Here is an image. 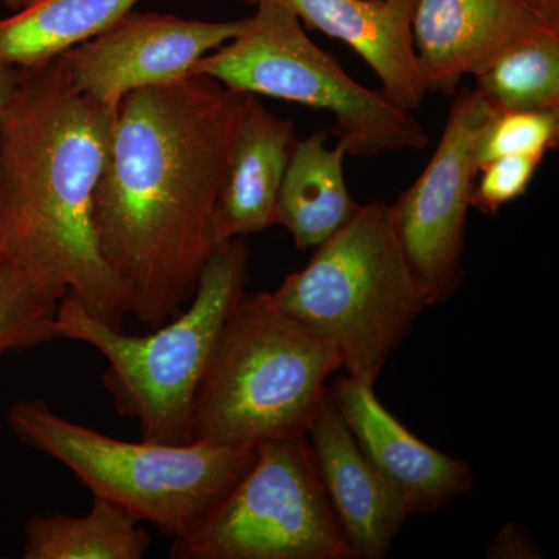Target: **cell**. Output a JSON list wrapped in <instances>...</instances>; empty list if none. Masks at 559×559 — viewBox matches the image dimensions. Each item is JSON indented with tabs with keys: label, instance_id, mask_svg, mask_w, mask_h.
<instances>
[{
	"label": "cell",
	"instance_id": "obj_14",
	"mask_svg": "<svg viewBox=\"0 0 559 559\" xmlns=\"http://www.w3.org/2000/svg\"><path fill=\"white\" fill-rule=\"evenodd\" d=\"M255 7L261 0H242ZM312 31L352 47L380 76L382 91L414 110L428 94L412 38L417 0H274Z\"/></svg>",
	"mask_w": 559,
	"mask_h": 559
},
{
	"label": "cell",
	"instance_id": "obj_13",
	"mask_svg": "<svg viewBox=\"0 0 559 559\" xmlns=\"http://www.w3.org/2000/svg\"><path fill=\"white\" fill-rule=\"evenodd\" d=\"M320 484L355 559H381L412 516L360 450L330 389L307 432Z\"/></svg>",
	"mask_w": 559,
	"mask_h": 559
},
{
	"label": "cell",
	"instance_id": "obj_7",
	"mask_svg": "<svg viewBox=\"0 0 559 559\" xmlns=\"http://www.w3.org/2000/svg\"><path fill=\"white\" fill-rule=\"evenodd\" d=\"M240 35L209 51L191 69L223 86L311 109L329 110L333 134L347 156L423 150L429 138L412 110L384 91L352 79L305 33L296 14L274 0H261Z\"/></svg>",
	"mask_w": 559,
	"mask_h": 559
},
{
	"label": "cell",
	"instance_id": "obj_26",
	"mask_svg": "<svg viewBox=\"0 0 559 559\" xmlns=\"http://www.w3.org/2000/svg\"><path fill=\"white\" fill-rule=\"evenodd\" d=\"M0 2L5 3L10 10L16 11L20 10L22 5H24L25 0H0Z\"/></svg>",
	"mask_w": 559,
	"mask_h": 559
},
{
	"label": "cell",
	"instance_id": "obj_22",
	"mask_svg": "<svg viewBox=\"0 0 559 559\" xmlns=\"http://www.w3.org/2000/svg\"><path fill=\"white\" fill-rule=\"evenodd\" d=\"M543 160L535 157L506 156L489 160L480 168L481 178L474 183L471 207L496 216L509 202L527 193L530 182Z\"/></svg>",
	"mask_w": 559,
	"mask_h": 559
},
{
	"label": "cell",
	"instance_id": "obj_21",
	"mask_svg": "<svg viewBox=\"0 0 559 559\" xmlns=\"http://www.w3.org/2000/svg\"><path fill=\"white\" fill-rule=\"evenodd\" d=\"M559 143V109L503 112L492 117L477 146L479 170L489 160L506 156L544 160Z\"/></svg>",
	"mask_w": 559,
	"mask_h": 559
},
{
	"label": "cell",
	"instance_id": "obj_6",
	"mask_svg": "<svg viewBox=\"0 0 559 559\" xmlns=\"http://www.w3.org/2000/svg\"><path fill=\"white\" fill-rule=\"evenodd\" d=\"M7 419L21 443L68 466L92 496L173 539L193 532L257 455L250 444L112 439L61 417L43 400L17 401Z\"/></svg>",
	"mask_w": 559,
	"mask_h": 559
},
{
	"label": "cell",
	"instance_id": "obj_3",
	"mask_svg": "<svg viewBox=\"0 0 559 559\" xmlns=\"http://www.w3.org/2000/svg\"><path fill=\"white\" fill-rule=\"evenodd\" d=\"M280 311L329 342L349 377L371 382L430 307L401 248L392 207L360 205L310 263L271 293Z\"/></svg>",
	"mask_w": 559,
	"mask_h": 559
},
{
	"label": "cell",
	"instance_id": "obj_25",
	"mask_svg": "<svg viewBox=\"0 0 559 559\" xmlns=\"http://www.w3.org/2000/svg\"><path fill=\"white\" fill-rule=\"evenodd\" d=\"M550 27L559 31V0H525Z\"/></svg>",
	"mask_w": 559,
	"mask_h": 559
},
{
	"label": "cell",
	"instance_id": "obj_2",
	"mask_svg": "<svg viewBox=\"0 0 559 559\" xmlns=\"http://www.w3.org/2000/svg\"><path fill=\"white\" fill-rule=\"evenodd\" d=\"M117 105L76 90L61 57L21 69L0 117V257L116 330L131 300L103 259L94 194Z\"/></svg>",
	"mask_w": 559,
	"mask_h": 559
},
{
	"label": "cell",
	"instance_id": "obj_18",
	"mask_svg": "<svg viewBox=\"0 0 559 559\" xmlns=\"http://www.w3.org/2000/svg\"><path fill=\"white\" fill-rule=\"evenodd\" d=\"M151 536L127 511L94 496L84 516L36 514L25 522V559H142Z\"/></svg>",
	"mask_w": 559,
	"mask_h": 559
},
{
	"label": "cell",
	"instance_id": "obj_20",
	"mask_svg": "<svg viewBox=\"0 0 559 559\" xmlns=\"http://www.w3.org/2000/svg\"><path fill=\"white\" fill-rule=\"evenodd\" d=\"M60 301L16 264L0 257V356L60 340Z\"/></svg>",
	"mask_w": 559,
	"mask_h": 559
},
{
	"label": "cell",
	"instance_id": "obj_15",
	"mask_svg": "<svg viewBox=\"0 0 559 559\" xmlns=\"http://www.w3.org/2000/svg\"><path fill=\"white\" fill-rule=\"evenodd\" d=\"M290 120L250 95L215 213L216 246L274 226L286 167L297 143Z\"/></svg>",
	"mask_w": 559,
	"mask_h": 559
},
{
	"label": "cell",
	"instance_id": "obj_9",
	"mask_svg": "<svg viewBox=\"0 0 559 559\" xmlns=\"http://www.w3.org/2000/svg\"><path fill=\"white\" fill-rule=\"evenodd\" d=\"M495 117L476 90L455 92L439 146L428 167L390 204L411 270L430 307L454 296L465 277L466 221L481 132Z\"/></svg>",
	"mask_w": 559,
	"mask_h": 559
},
{
	"label": "cell",
	"instance_id": "obj_17",
	"mask_svg": "<svg viewBox=\"0 0 559 559\" xmlns=\"http://www.w3.org/2000/svg\"><path fill=\"white\" fill-rule=\"evenodd\" d=\"M140 0H25L0 20V64L27 69L100 35Z\"/></svg>",
	"mask_w": 559,
	"mask_h": 559
},
{
	"label": "cell",
	"instance_id": "obj_23",
	"mask_svg": "<svg viewBox=\"0 0 559 559\" xmlns=\"http://www.w3.org/2000/svg\"><path fill=\"white\" fill-rule=\"evenodd\" d=\"M487 557L491 559H539L543 557L539 547L528 538L516 524H507L499 530L496 538L487 549Z\"/></svg>",
	"mask_w": 559,
	"mask_h": 559
},
{
	"label": "cell",
	"instance_id": "obj_4",
	"mask_svg": "<svg viewBox=\"0 0 559 559\" xmlns=\"http://www.w3.org/2000/svg\"><path fill=\"white\" fill-rule=\"evenodd\" d=\"M329 342L245 294L230 312L191 404L189 443L257 444L307 433L341 370Z\"/></svg>",
	"mask_w": 559,
	"mask_h": 559
},
{
	"label": "cell",
	"instance_id": "obj_24",
	"mask_svg": "<svg viewBox=\"0 0 559 559\" xmlns=\"http://www.w3.org/2000/svg\"><path fill=\"white\" fill-rule=\"evenodd\" d=\"M20 75L21 69L0 64V117H2L3 110L7 109L14 91H16Z\"/></svg>",
	"mask_w": 559,
	"mask_h": 559
},
{
	"label": "cell",
	"instance_id": "obj_8",
	"mask_svg": "<svg viewBox=\"0 0 559 559\" xmlns=\"http://www.w3.org/2000/svg\"><path fill=\"white\" fill-rule=\"evenodd\" d=\"M173 559H353L307 433L257 444L248 473L193 532L173 540Z\"/></svg>",
	"mask_w": 559,
	"mask_h": 559
},
{
	"label": "cell",
	"instance_id": "obj_10",
	"mask_svg": "<svg viewBox=\"0 0 559 559\" xmlns=\"http://www.w3.org/2000/svg\"><path fill=\"white\" fill-rule=\"evenodd\" d=\"M245 25L246 20L207 22L130 11L60 57L76 90L119 105L131 91L186 79L204 55L240 35Z\"/></svg>",
	"mask_w": 559,
	"mask_h": 559
},
{
	"label": "cell",
	"instance_id": "obj_1",
	"mask_svg": "<svg viewBox=\"0 0 559 559\" xmlns=\"http://www.w3.org/2000/svg\"><path fill=\"white\" fill-rule=\"evenodd\" d=\"M250 95L189 75L117 105L95 234L131 314L151 329L190 304L218 248L216 207Z\"/></svg>",
	"mask_w": 559,
	"mask_h": 559
},
{
	"label": "cell",
	"instance_id": "obj_12",
	"mask_svg": "<svg viewBox=\"0 0 559 559\" xmlns=\"http://www.w3.org/2000/svg\"><path fill=\"white\" fill-rule=\"evenodd\" d=\"M371 382L345 373L330 393L353 437L412 516L448 506L474 487L468 463L415 437L378 400Z\"/></svg>",
	"mask_w": 559,
	"mask_h": 559
},
{
	"label": "cell",
	"instance_id": "obj_11",
	"mask_svg": "<svg viewBox=\"0 0 559 559\" xmlns=\"http://www.w3.org/2000/svg\"><path fill=\"white\" fill-rule=\"evenodd\" d=\"M559 32L525 0H417L412 38L428 92L454 95L463 76L522 44Z\"/></svg>",
	"mask_w": 559,
	"mask_h": 559
},
{
	"label": "cell",
	"instance_id": "obj_16",
	"mask_svg": "<svg viewBox=\"0 0 559 559\" xmlns=\"http://www.w3.org/2000/svg\"><path fill=\"white\" fill-rule=\"evenodd\" d=\"M347 151L326 148L325 132L297 140L280 187L274 226L285 227L299 249L318 248L353 218L360 205L344 176Z\"/></svg>",
	"mask_w": 559,
	"mask_h": 559
},
{
	"label": "cell",
	"instance_id": "obj_5",
	"mask_svg": "<svg viewBox=\"0 0 559 559\" xmlns=\"http://www.w3.org/2000/svg\"><path fill=\"white\" fill-rule=\"evenodd\" d=\"M246 237L219 245L202 270L190 307L146 336L106 325L79 301H60V340L92 345L108 360L103 385L121 417L138 421L142 439L189 443L191 404L221 330L246 294Z\"/></svg>",
	"mask_w": 559,
	"mask_h": 559
},
{
	"label": "cell",
	"instance_id": "obj_19",
	"mask_svg": "<svg viewBox=\"0 0 559 559\" xmlns=\"http://www.w3.org/2000/svg\"><path fill=\"white\" fill-rule=\"evenodd\" d=\"M495 116L559 109V32L522 44L476 76Z\"/></svg>",
	"mask_w": 559,
	"mask_h": 559
}]
</instances>
